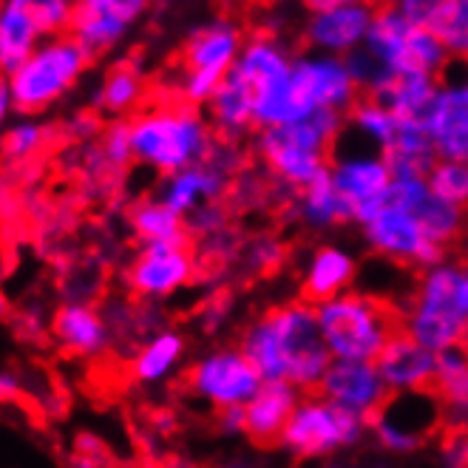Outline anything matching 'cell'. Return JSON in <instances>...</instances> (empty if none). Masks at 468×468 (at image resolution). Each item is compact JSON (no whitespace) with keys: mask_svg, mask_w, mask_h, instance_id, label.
I'll return each mask as SVG.
<instances>
[{"mask_svg":"<svg viewBox=\"0 0 468 468\" xmlns=\"http://www.w3.org/2000/svg\"><path fill=\"white\" fill-rule=\"evenodd\" d=\"M321 335L335 361L375 364L387 344L406 333V310L361 290L344 292L315 307Z\"/></svg>","mask_w":468,"mask_h":468,"instance_id":"cell-3","label":"cell"},{"mask_svg":"<svg viewBox=\"0 0 468 468\" xmlns=\"http://www.w3.org/2000/svg\"><path fill=\"white\" fill-rule=\"evenodd\" d=\"M15 112V102H12V91H9V82L4 80L0 82V143H4V133H6V120Z\"/></svg>","mask_w":468,"mask_h":468,"instance_id":"cell-43","label":"cell"},{"mask_svg":"<svg viewBox=\"0 0 468 468\" xmlns=\"http://www.w3.org/2000/svg\"><path fill=\"white\" fill-rule=\"evenodd\" d=\"M329 174H333L335 190L355 205V210L380 199L392 185V171L380 151L338 154L329 159Z\"/></svg>","mask_w":468,"mask_h":468,"instance_id":"cell-20","label":"cell"},{"mask_svg":"<svg viewBox=\"0 0 468 468\" xmlns=\"http://www.w3.org/2000/svg\"><path fill=\"white\" fill-rule=\"evenodd\" d=\"M446 409L431 389L392 392L369 418L378 446L398 454L418 452L426 440L446 431Z\"/></svg>","mask_w":468,"mask_h":468,"instance_id":"cell-10","label":"cell"},{"mask_svg":"<svg viewBox=\"0 0 468 468\" xmlns=\"http://www.w3.org/2000/svg\"><path fill=\"white\" fill-rule=\"evenodd\" d=\"M148 9V0H74L71 37L91 58L112 51Z\"/></svg>","mask_w":468,"mask_h":468,"instance_id":"cell-15","label":"cell"},{"mask_svg":"<svg viewBox=\"0 0 468 468\" xmlns=\"http://www.w3.org/2000/svg\"><path fill=\"white\" fill-rule=\"evenodd\" d=\"M434 35L446 43L452 60L468 63V9L460 4V0H457V6L449 12V17L440 23V29Z\"/></svg>","mask_w":468,"mask_h":468,"instance_id":"cell-39","label":"cell"},{"mask_svg":"<svg viewBox=\"0 0 468 468\" xmlns=\"http://www.w3.org/2000/svg\"><path fill=\"white\" fill-rule=\"evenodd\" d=\"M431 392L443 403L449 423H468V352L460 344L437 355Z\"/></svg>","mask_w":468,"mask_h":468,"instance_id":"cell-29","label":"cell"},{"mask_svg":"<svg viewBox=\"0 0 468 468\" xmlns=\"http://www.w3.org/2000/svg\"><path fill=\"white\" fill-rule=\"evenodd\" d=\"M102 159L108 165H114V168H122L133 159V151H131V131H128V122H114L112 128L105 131L102 136Z\"/></svg>","mask_w":468,"mask_h":468,"instance_id":"cell-40","label":"cell"},{"mask_svg":"<svg viewBox=\"0 0 468 468\" xmlns=\"http://www.w3.org/2000/svg\"><path fill=\"white\" fill-rule=\"evenodd\" d=\"M216 423H218V431H225V434H239V431H244V406L222 409V411L216 415Z\"/></svg>","mask_w":468,"mask_h":468,"instance_id":"cell-41","label":"cell"},{"mask_svg":"<svg viewBox=\"0 0 468 468\" xmlns=\"http://www.w3.org/2000/svg\"><path fill=\"white\" fill-rule=\"evenodd\" d=\"M43 143H46V128L37 120L26 117V120L6 128L4 143H0V151H4V156L12 159V162H23V159L35 156L43 148Z\"/></svg>","mask_w":468,"mask_h":468,"instance_id":"cell-37","label":"cell"},{"mask_svg":"<svg viewBox=\"0 0 468 468\" xmlns=\"http://www.w3.org/2000/svg\"><path fill=\"white\" fill-rule=\"evenodd\" d=\"M460 4H463V6H465V9H468V0H460Z\"/></svg>","mask_w":468,"mask_h":468,"instance_id":"cell-49","label":"cell"},{"mask_svg":"<svg viewBox=\"0 0 468 468\" xmlns=\"http://www.w3.org/2000/svg\"><path fill=\"white\" fill-rule=\"evenodd\" d=\"M375 15L378 9L369 0H344L333 12L310 17L307 40L313 51L333 54V58H349L357 48H364Z\"/></svg>","mask_w":468,"mask_h":468,"instance_id":"cell-17","label":"cell"},{"mask_svg":"<svg viewBox=\"0 0 468 468\" xmlns=\"http://www.w3.org/2000/svg\"><path fill=\"white\" fill-rule=\"evenodd\" d=\"M239 349L247 355L261 380H287L304 395H315L326 369L333 367L315 307L292 301L272 307L244 326Z\"/></svg>","mask_w":468,"mask_h":468,"instance_id":"cell-1","label":"cell"},{"mask_svg":"<svg viewBox=\"0 0 468 468\" xmlns=\"http://www.w3.org/2000/svg\"><path fill=\"white\" fill-rule=\"evenodd\" d=\"M182 355H185V338L179 333H174V329H165V333L145 341L140 346V352L133 355L131 378L136 383H145V387L159 383L176 369V364L182 361Z\"/></svg>","mask_w":468,"mask_h":468,"instance_id":"cell-31","label":"cell"},{"mask_svg":"<svg viewBox=\"0 0 468 468\" xmlns=\"http://www.w3.org/2000/svg\"><path fill=\"white\" fill-rule=\"evenodd\" d=\"M292 86L301 91L313 112H335L349 114V108L364 97L355 82L346 58L310 51L292 60Z\"/></svg>","mask_w":468,"mask_h":468,"instance_id":"cell-14","label":"cell"},{"mask_svg":"<svg viewBox=\"0 0 468 468\" xmlns=\"http://www.w3.org/2000/svg\"><path fill=\"white\" fill-rule=\"evenodd\" d=\"M463 89H465V91H468V77H465V82H463Z\"/></svg>","mask_w":468,"mask_h":468,"instance_id":"cell-48","label":"cell"},{"mask_svg":"<svg viewBox=\"0 0 468 468\" xmlns=\"http://www.w3.org/2000/svg\"><path fill=\"white\" fill-rule=\"evenodd\" d=\"M9 315V298L0 292V318H6Z\"/></svg>","mask_w":468,"mask_h":468,"instance_id":"cell-46","label":"cell"},{"mask_svg":"<svg viewBox=\"0 0 468 468\" xmlns=\"http://www.w3.org/2000/svg\"><path fill=\"white\" fill-rule=\"evenodd\" d=\"M387 202V199H383ZM367 241L380 259L398 261L403 267H420L431 270L446 261V247L434 244L420 222L411 213L398 207H383L369 225H364Z\"/></svg>","mask_w":468,"mask_h":468,"instance_id":"cell-13","label":"cell"},{"mask_svg":"<svg viewBox=\"0 0 468 468\" xmlns=\"http://www.w3.org/2000/svg\"><path fill=\"white\" fill-rule=\"evenodd\" d=\"M91 54L82 48L71 35H58L43 40L32 58L26 60L15 74L6 77L15 112L40 114L60 97H66L77 80L91 66Z\"/></svg>","mask_w":468,"mask_h":468,"instance_id":"cell-5","label":"cell"},{"mask_svg":"<svg viewBox=\"0 0 468 468\" xmlns=\"http://www.w3.org/2000/svg\"><path fill=\"white\" fill-rule=\"evenodd\" d=\"M244 48L239 26L230 20H213L190 35L185 46V77L182 100L187 105H207L218 86L233 71L239 54Z\"/></svg>","mask_w":468,"mask_h":468,"instance_id":"cell-9","label":"cell"},{"mask_svg":"<svg viewBox=\"0 0 468 468\" xmlns=\"http://www.w3.org/2000/svg\"><path fill=\"white\" fill-rule=\"evenodd\" d=\"M225 190H228V174L222 168H216L213 162H202L194 165V168L165 176L156 199L162 205H168L182 218H187L197 207L222 199Z\"/></svg>","mask_w":468,"mask_h":468,"instance_id":"cell-24","label":"cell"},{"mask_svg":"<svg viewBox=\"0 0 468 468\" xmlns=\"http://www.w3.org/2000/svg\"><path fill=\"white\" fill-rule=\"evenodd\" d=\"M298 207H301V218H304L310 228H335V225L355 222V205L346 202L335 190L329 168L301 190Z\"/></svg>","mask_w":468,"mask_h":468,"instance_id":"cell-30","label":"cell"},{"mask_svg":"<svg viewBox=\"0 0 468 468\" xmlns=\"http://www.w3.org/2000/svg\"><path fill=\"white\" fill-rule=\"evenodd\" d=\"M375 367L392 392L431 389V380L437 372V355L420 346L409 333H400L378 355Z\"/></svg>","mask_w":468,"mask_h":468,"instance_id":"cell-21","label":"cell"},{"mask_svg":"<svg viewBox=\"0 0 468 468\" xmlns=\"http://www.w3.org/2000/svg\"><path fill=\"white\" fill-rule=\"evenodd\" d=\"M143 100V77L133 66H114L105 74L102 86L97 91V108L112 117H122L133 112Z\"/></svg>","mask_w":468,"mask_h":468,"instance_id":"cell-34","label":"cell"},{"mask_svg":"<svg viewBox=\"0 0 468 468\" xmlns=\"http://www.w3.org/2000/svg\"><path fill=\"white\" fill-rule=\"evenodd\" d=\"M128 131L133 159L162 176L202 165L213 154L210 122L187 102L148 108L128 122Z\"/></svg>","mask_w":468,"mask_h":468,"instance_id":"cell-2","label":"cell"},{"mask_svg":"<svg viewBox=\"0 0 468 468\" xmlns=\"http://www.w3.org/2000/svg\"><path fill=\"white\" fill-rule=\"evenodd\" d=\"M411 216H415L418 222H420L423 233L434 244H440V247L454 244L463 236V230H465V210H460V207H454L449 202H440L431 194L423 199V205Z\"/></svg>","mask_w":468,"mask_h":468,"instance_id":"cell-35","label":"cell"},{"mask_svg":"<svg viewBox=\"0 0 468 468\" xmlns=\"http://www.w3.org/2000/svg\"><path fill=\"white\" fill-rule=\"evenodd\" d=\"M367 429L369 423L361 415H352L318 395H304L284 429L282 449L301 460L326 457L338 449L355 446Z\"/></svg>","mask_w":468,"mask_h":468,"instance_id":"cell-8","label":"cell"},{"mask_svg":"<svg viewBox=\"0 0 468 468\" xmlns=\"http://www.w3.org/2000/svg\"><path fill=\"white\" fill-rule=\"evenodd\" d=\"M357 275L355 259L335 244H321L313 250L310 264L304 270V279L298 287V301L310 307H321L349 290Z\"/></svg>","mask_w":468,"mask_h":468,"instance_id":"cell-23","label":"cell"},{"mask_svg":"<svg viewBox=\"0 0 468 468\" xmlns=\"http://www.w3.org/2000/svg\"><path fill=\"white\" fill-rule=\"evenodd\" d=\"M304 392L295 389L287 380H264L259 395L244 406V434L259 449L282 446L284 429L292 418Z\"/></svg>","mask_w":468,"mask_h":468,"instance_id":"cell-18","label":"cell"},{"mask_svg":"<svg viewBox=\"0 0 468 468\" xmlns=\"http://www.w3.org/2000/svg\"><path fill=\"white\" fill-rule=\"evenodd\" d=\"M315 395L352 411V415H361L369 423V418L383 406V400L392 395V389L387 387V380L380 378L375 364L333 361Z\"/></svg>","mask_w":468,"mask_h":468,"instance_id":"cell-16","label":"cell"},{"mask_svg":"<svg viewBox=\"0 0 468 468\" xmlns=\"http://www.w3.org/2000/svg\"><path fill=\"white\" fill-rule=\"evenodd\" d=\"M48 40L35 0H4L0 4V71L15 74L32 51Z\"/></svg>","mask_w":468,"mask_h":468,"instance_id":"cell-22","label":"cell"},{"mask_svg":"<svg viewBox=\"0 0 468 468\" xmlns=\"http://www.w3.org/2000/svg\"><path fill=\"white\" fill-rule=\"evenodd\" d=\"M51 333L66 352L77 357H97L112 344L105 318L91 304H80V301L60 307V313L54 315Z\"/></svg>","mask_w":468,"mask_h":468,"instance_id":"cell-27","label":"cell"},{"mask_svg":"<svg viewBox=\"0 0 468 468\" xmlns=\"http://www.w3.org/2000/svg\"><path fill=\"white\" fill-rule=\"evenodd\" d=\"M185 387L194 398L222 411L230 406H247L259 395L264 380L239 346H225L199 357L185 372Z\"/></svg>","mask_w":468,"mask_h":468,"instance_id":"cell-11","label":"cell"},{"mask_svg":"<svg viewBox=\"0 0 468 468\" xmlns=\"http://www.w3.org/2000/svg\"><path fill=\"white\" fill-rule=\"evenodd\" d=\"M20 392H23L20 378H17L15 372H9V369H0V403H12V400H17Z\"/></svg>","mask_w":468,"mask_h":468,"instance_id":"cell-42","label":"cell"},{"mask_svg":"<svg viewBox=\"0 0 468 468\" xmlns=\"http://www.w3.org/2000/svg\"><path fill=\"white\" fill-rule=\"evenodd\" d=\"M426 128L437 159L468 165V91L463 86H440Z\"/></svg>","mask_w":468,"mask_h":468,"instance_id":"cell-19","label":"cell"},{"mask_svg":"<svg viewBox=\"0 0 468 468\" xmlns=\"http://www.w3.org/2000/svg\"><path fill=\"white\" fill-rule=\"evenodd\" d=\"M440 86H443V82H440V77H434V74H418V71L392 74L389 71L364 97H372L380 105H387L400 120H423L426 122V114L440 94Z\"/></svg>","mask_w":468,"mask_h":468,"instance_id":"cell-25","label":"cell"},{"mask_svg":"<svg viewBox=\"0 0 468 468\" xmlns=\"http://www.w3.org/2000/svg\"><path fill=\"white\" fill-rule=\"evenodd\" d=\"M148 4H159L162 6V4H171V0H148Z\"/></svg>","mask_w":468,"mask_h":468,"instance_id":"cell-47","label":"cell"},{"mask_svg":"<svg viewBox=\"0 0 468 468\" xmlns=\"http://www.w3.org/2000/svg\"><path fill=\"white\" fill-rule=\"evenodd\" d=\"M346 128L355 131V136H361L367 145H372V148H378L383 154V151H387L395 143L400 120L389 112L387 105H380L378 100L361 97V100H357L349 108Z\"/></svg>","mask_w":468,"mask_h":468,"instance_id":"cell-32","label":"cell"},{"mask_svg":"<svg viewBox=\"0 0 468 468\" xmlns=\"http://www.w3.org/2000/svg\"><path fill=\"white\" fill-rule=\"evenodd\" d=\"M426 185L431 190V197H437L440 202L468 210V165L437 159L426 176Z\"/></svg>","mask_w":468,"mask_h":468,"instance_id":"cell-36","label":"cell"},{"mask_svg":"<svg viewBox=\"0 0 468 468\" xmlns=\"http://www.w3.org/2000/svg\"><path fill=\"white\" fill-rule=\"evenodd\" d=\"M457 6V0H392V9L406 17L411 26L437 32L440 23L449 17V12Z\"/></svg>","mask_w":468,"mask_h":468,"instance_id":"cell-38","label":"cell"},{"mask_svg":"<svg viewBox=\"0 0 468 468\" xmlns=\"http://www.w3.org/2000/svg\"><path fill=\"white\" fill-rule=\"evenodd\" d=\"M301 4H304V9L310 15H324V12H333L335 6H341L344 0H301Z\"/></svg>","mask_w":468,"mask_h":468,"instance_id":"cell-44","label":"cell"},{"mask_svg":"<svg viewBox=\"0 0 468 468\" xmlns=\"http://www.w3.org/2000/svg\"><path fill=\"white\" fill-rule=\"evenodd\" d=\"M233 74L250 86L256 97H264L275 89H282L292 77V58L270 37H256L244 43L239 60L233 66Z\"/></svg>","mask_w":468,"mask_h":468,"instance_id":"cell-26","label":"cell"},{"mask_svg":"<svg viewBox=\"0 0 468 468\" xmlns=\"http://www.w3.org/2000/svg\"><path fill=\"white\" fill-rule=\"evenodd\" d=\"M128 222L133 236L140 239V244H154V241H174L190 236L185 228V218L174 213L168 205H162L159 199H143L136 202L128 213Z\"/></svg>","mask_w":468,"mask_h":468,"instance_id":"cell-33","label":"cell"},{"mask_svg":"<svg viewBox=\"0 0 468 468\" xmlns=\"http://www.w3.org/2000/svg\"><path fill=\"white\" fill-rule=\"evenodd\" d=\"M344 128V114L318 112L310 120L259 131L256 151L272 176H279L295 190H304L329 168V156H333Z\"/></svg>","mask_w":468,"mask_h":468,"instance_id":"cell-4","label":"cell"},{"mask_svg":"<svg viewBox=\"0 0 468 468\" xmlns=\"http://www.w3.org/2000/svg\"><path fill=\"white\" fill-rule=\"evenodd\" d=\"M364 48L392 74H434L440 77L452 63L446 43L434 32L411 26L392 6L378 9Z\"/></svg>","mask_w":468,"mask_h":468,"instance_id":"cell-7","label":"cell"},{"mask_svg":"<svg viewBox=\"0 0 468 468\" xmlns=\"http://www.w3.org/2000/svg\"><path fill=\"white\" fill-rule=\"evenodd\" d=\"M468 324L463 301V267L440 264L426 270L418 282V292L406 310V333L420 346L440 355L460 344Z\"/></svg>","mask_w":468,"mask_h":468,"instance_id":"cell-6","label":"cell"},{"mask_svg":"<svg viewBox=\"0 0 468 468\" xmlns=\"http://www.w3.org/2000/svg\"><path fill=\"white\" fill-rule=\"evenodd\" d=\"M460 267H463V301H465V313H468V259Z\"/></svg>","mask_w":468,"mask_h":468,"instance_id":"cell-45","label":"cell"},{"mask_svg":"<svg viewBox=\"0 0 468 468\" xmlns=\"http://www.w3.org/2000/svg\"><path fill=\"white\" fill-rule=\"evenodd\" d=\"M207 122L222 140H239L256 128V94L233 71L207 102Z\"/></svg>","mask_w":468,"mask_h":468,"instance_id":"cell-28","label":"cell"},{"mask_svg":"<svg viewBox=\"0 0 468 468\" xmlns=\"http://www.w3.org/2000/svg\"><path fill=\"white\" fill-rule=\"evenodd\" d=\"M197 275V250L194 236L174 239V241H154L143 244L136 259L128 267V290L136 298L159 301L187 287Z\"/></svg>","mask_w":468,"mask_h":468,"instance_id":"cell-12","label":"cell"}]
</instances>
